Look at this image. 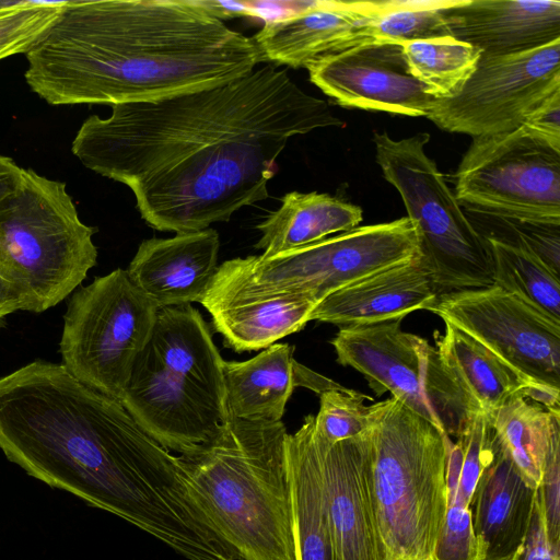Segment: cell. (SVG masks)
I'll return each instance as SVG.
<instances>
[{
  "label": "cell",
  "instance_id": "cell-1",
  "mask_svg": "<svg viewBox=\"0 0 560 560\" xmlns=\"http://www.w3.org/2000/svg\"><path fill=\"white\" fill-rule=\"evenodd\" d=\"M341 126L326 101L261 63L219 85L112 105L108 117L83 121L71 151L129 187L151 228L184 233L265 200L292 137Z\"/></svg>",
  "mask_w": 560,
  "mask_h": 560
},
{
  "label": "cell",
  "instance_id": "cell-2",
  "mask_svg": "<svg viewBox=\"0 0 560 560\" xmlns=\"http://www.w3.org/2000/svg\"><path fill=\"white\" fill-rule=\"evenodd\" d=\"M0 450L30 476L131 523L187 560L224 556L177 455L120 400L62 364L34 361L0 377Z\"/></svg>",
  "mask_w": 560,
  "mask_h": 560
},
{
  "label": "cell",
  "instance_id": "cell-3",
  "mask_svg": "<svg viewBox=\"0 0 560 560\" xmlns=\"http://www.w3.org/2000/svg\"><path fill=\"white\" fill-rule=\"evenodd\" d=\"M50 105L145 102L219 85L264 62L199 0H70L25 54Z\"/></svg>",
  "mask_w": 560,
  "mask_h": 560
},
{
  "label": "cell",
  "instance_id": "cell-4",
  "mask_svg": "<svg viewBox=\"0 0 560 560\" xmlns=\"http://www.w3.org/2000/svg\"><path fill=\"white\" fill-rule=\"evenodd\" d=\"M282 421L229 415L177 455L189 492L237 560H296Z\"/></svg>",
  "mask_w": 560,
  "mask_h": 560
},
{
  "label": "cell",
  "instance_id": "cell-5",
  "mask_svg": "<svg viewBox=\"0 0 560 560\" xmlns=\"http://www.w3.org/2000/svg\"><path fill=\"white\" fill-rule=\"evenodd\" d=\"M223 363L197 308H159L119 400L162 446L189 453L229 417Z\"/></svg>",
  "mask_w": 560,
  "mask_h": 560
},
{
  "label": "cell",
  "instance_id": "cell-6",
  "mask_svg": "<svg viewBox=\"0 0 560 560\" xmlns=\"http://www.w3.org/2000/svg\"><path fill=\"white\" fill-rule=\"evenodd\" d=\"M368 434L386 560H431L447 508L451 438L394 397L369 406Z\"/></svg>",
  "mask_w": 560,
  "mask_h": 560
},
{
  "label": "cell",
  "instance_id": "cell-7",
  "mask_svg": "<svg viewBox=\"0 0 560 560\" xmlns=\"http://www.w3.org/2000/svg\"><path fill=\"white\" fill-rule=\"evenodd\" d=\"M96 229L83 223L66 184L21 168L0 199V277L40 313L72 293L95 266Z\"/></svg>",
  "mask_w": 560,
  "mask_h": 560
},
{
  "label": "cell",
  "instance_id": "cell-8",
  "mask_svg": "<svg viewBox=\"0 0 560 560\" xmlns=\"http://www.w3.org/2000/svg\"><path fill=\"white\" fill-rule=\"evenodd\" d=\"M420 256L417 230L407 217L357 226L270 257L226 260L200 303L296 296L318 304L343 287Z\"/></svg>",
  "mask_w": 560,
  "mask_h": 560
},
{
  "label": "cell",
  "instance_id": "cell-9",
  "mask_svg": "<svg viewBox=\"0 0 560 560\" xmlns=\"http://www.w3.org/2000/svg\"><path fill=\"white\" fill-rule=\"evenodd\" d=\"M429 141L428 132L396 140L374 131L376 163L416 226L421 258L438 293L490 287L494 269L489 242L425 153Z\"/></svg>",
  "mask_w": 560,
  "mask_h": 560
},
{
  "label": "cell",
  "instance_id": "cell-10",
  "mask_svg": "<svg viewBox=\"0 0 560 560\" xmlns=\"http://www.w3.org/2000/svg\"><path fill=\"white\" fill-rule=\"evenodd\" d=\"M158 306L116 269L77 290L63 315L62 365L92 388L120 399L148 342Z\"/></svg>",
  "mask_w": 560,
  "mask_h": 560
},
{
  "label": "cell",
  "instance_id": "cell-11",
  "mask_svg": "<svg viewBox=\"0 0 560 560\" xmlns=\"http://www.w3.org/2000/svg\"><path fill=\"white\" fill-rule=\"evenodd\" d=\"M454 195L480 214L559 229L560 152L522 126L474 137L456 171Z\"/></svg>",
  "mask_w": 560,
  "mask_h": 560
},
{
  "label": "cell",
  "instance_id": "cell-12",
  "mask_svg": "<svg viewBox=\"0 0 560 560\" xmlns=\"http://www.w3.org/2000/svg\"><path fill=\"white\" fill-rule=\"evenodd\" d=\"M401 320L340 328L330 340L337 362L360 372L376 397L389 392L390 397L457 439L472 413L436 348L404 331Z\"/></svg>",
  "mask_w": 560,
  "mask_h": 560
},
{
  "label": "cell",
  "instance_id": "cell-13",
  "mask_svg": "<svg viewBox=\"0 0 560 560\" xmlns=\"http://www.w3.org/2000/svg\"><path fill=\"white\" fill-rule=\"evenodd\" d=\"M428 311L486 347L529 388L560 392V320L495 284L441 293Z\"/></svg>",
  "mask_w": 560,
  "mask_h": 560
},
{
  "label": "cell",
  "instance_id": "cell-14",
  "mask_svg": "<svg viewBox=\"0 0 560 560\" xmlns=\"http://www.w3.org/2000/svg\"><path fill=\"white\" fill-rule=\"evenodd\" d=\"M560 91V39L521 54L481 55L460 91L435 98L427 117L447 132L470 137L520 127Z\"/></svg>",
  "mask_w": 560,
  "mask_h": 560
},
{
  "label": "cell",
  "instance_id": "cell-15",
  "mask_svg": "<svg viewBox=\"0 0 560 560\" xmlns=\"http://www.w3.org/2000/svg\"><path fill=\"white\" fill-rule=\"evenodd\" d=\"M307 70L312 83L348 108L427 117L435 100L410 74L400 44L352 47L316 61Z\"/></svg>",
  "mask_w": 560,
  "mask_h": 560
},
{
  "label": "cell",
  "instance_id": "cell-16",
  "mask_svg": "<svg viewBox=\"0 0 560 560\" xmlns=\"http://www.w3.org/2000/svg\"><path fill=\"white\" fill-rule=\"evenodd\" d=\"M317 435L327 511L340 560H386L372 491L368 430L336 443Z\"/></svg>",
  "mask_w": 560,
  "mask_h": 560
},
{
  "label": "cell",
  "instance_id": "cell-17",
  "mask_svg": "<svg viewBox=\"0 0 560 560\" xmlns=\"http://www.w3.org/2000/svg\"><path fill=\"white\" fill-rule=\"evenodd\" d=\"M381 5L382 0L306 1L302 10L265 22L253 39L264 62L307 69L372 43L370 25Z\"/></svg>",
  "mask_w": 560,
  "mask_h": 560
},
{
  "label": "cell",
  "instance_id": "cell-18",
  "mask_svg": "<svg viewBox=\"0 0 560 560\" xmlns=\"http://www.w3.org/2000/svg\"><path fill=\"white\" fill-rule=\"evenodd\" d=\"M213 229L144 240L127 269L132 283L158 308L201 302L218 270Z\"/></svg>",
  "mask_w": 560,
  "mask_h": 560
},
{
  "label": "cell",
  "instance_id": "cell-19",
  "mask_svg": "<svg viewBox=\"0 0 560 560\" xmlns=\"http://www.w3.org/2000/svg\"><path fill=\"white\" fill-rule=\"evenodd\" d=\"M444 16L450 36L486 56L521 54L560 39L559 0H459Z\"/></svg>",
  "mask_w": 560,
  "mask_h": 560
},
{
  "label": "cell",
  "instance_id": "cell-20",
  "mask_svg": "<svg viewBox=\"0 0 560 560\" xmlns=\"http://www.w3.org/2000/svg\"><path fill=\"white\" fill-rule=\"evenodd\" d=\"M438 295L420 256L329 294L315 306L311 320L342 328L402 319L412 312L428 311Z\"/></svg>",
  "mask_w": 560,
  "mask_h": 560
},
{
  "label": "cell",
  "instance_id": "cell-21",
  "mask_svg": "<svg viewBox=\"0 0 560 560\" xmlns=\"http://www.w3.org/2000/svg\"><path fill=\"white\" fill-rule=\"evenodd\" d=\"M537 491L525 481L494 435L492 454L470 501L474 533L485 560L502 559L520 550Z\"/></svg>",
  "mask_w": 560,
  "mask_h": 560
},
{
  "label": "cell",
  "instance_id": "cell-22",
  "mask_svg": "<svg viewBox=\"0 0 560 560\" xmlns=\"http://www.w3.org/2000/svg\"><path fill=\"white\" fill-rule=\"evenodd\" d=\"M296 560H340L329 520L314 416L285 438Z\"/></svg>",
  "mask_w": 560,
  "mask_h": 560
},
{
  "label": "cell",
  "instance_id": "cell-23",
  "mask_svg": "<svg viewBox=\"0 0 560 560\" xmlns=\"http://www.w3.org/2000/svg\"><path fill=\"white\" fill-rule=\"evenodd\" d=\"M294 347L273 343L246 361H224L226 408L248 421H282L295 383Z\"/></svg>",
  "mask_w": 560,
  "mask_h": 560
},
{
  "label": "cell",
  "instance_id": "cell-24",
  "mask_svg": "<svg viewBox=\"0 0 560 560\" xmlns=\"http://www.w3.org/2000/svg\"><path fill=\"white\" fill-rule=\"evenodd\" d=\"M444 324L443 334L434 331L435 348L470 413L491 418L510 398L524 395L529 388L486 347L451 324Z\"/></svg>",
  "mask_w": 560,
  "mask_h": 560
},
{
  "label": "cell",
  "instance_id": "cell-25",
  "mask_svg": "<svg viewBox=\"0 0 560 560\" xmlns=\"http://www.w3.org/2000/svg\"><path fill=\"white\" fill-rule=\"evenodd\" d=\"M362 209L328 194L290 191L280 207L257 225L261 236L255 247L264 257L303 247L335 233L352 230Z\"/></svg>",
  "mask_w": 560,
  "mask_h": 560
},
{
  "label": "cell",
  "instance_id": "cell-26",
  "mask_svg": "<svg viewBox=\"0 0 560 560\" xmlns=\"http://www.w3.org/2000/svg\"><path fill=\"white\" fill-rule=\"evenodd\" d=\"M224 346L235 352L258 351L300 331L317 305L296 296L202 304Z\"/></svg>",
  "mask_w": 560,
  "mask_h": 560
},
{
  "label": "cell",
  "instance_id": "cell-27",
  "mask_svg": "<svg viewBox=\"0 0 560 560\" xmlns=\"http://www.w3.org/2000/svg\"><path fill=\"white\" fill-rule=\"evenodd\" d=\"M490 420L501 448L525 481L538 489L550 444L560 433V413L518 394L503 404Z\"/></svg>",
  "mask_w": 560,
  "mask_h": 560
},
{
  "label": "cell",
  "instance_id": "cell-28",
  "mask_svg": "<svg viewBox=\"0 0 560 560\" xmlns=\"http://www.w3.org/2000/svg\"><path fill=\"white\" fill-rule=\"evenodd\" d=\"M486 237L493 259V284L548 317L560 320L559 275L521 238Z\"/></svg>",
  "mask_w": 560,
  "mask_h": 560
},
{
  "label": "cell",
  "instance_id": "cell-29",
  "mask_svg": "<svg viewBox=\"0 0 560 560\" xmlns=\"http://www.w3.org/2000/svg\"><path fill=\"white\" fill-rule=\"evenodd\" d=\"M401 47L410 74L434 98L457 94L481 56L479 49L452 36L407 42Z\"/></svg>",
  "mask_w": 560,
  "mask_h": 560
},
{
  "label": "cell",
  "instance_id": "cell-30",
  "mask_svg": "<svg viewBox=\"0 0 560 560\" xmlns=\"http://www.w3.org/2000/svg\"><path fill=\"white\" fill-rule=\"evenodd\" d=\"M459 0H382L380 12L370 25L372 43L404 44L450 36L444 10Z\"/></svg>",
  "mask_w": 560,
  "mask_h": 560
},
{
  "label": "cell",
  "instance_id": "cell-31",
  "mask_svg": "<svg viewBox=\"0 0 560 560\" xmlns=\"http://www.w3.org/2000/svg\"><path fill=\"white\" fill-rule=\"evenodd\" d=\"M65 2L13 0L0 8V60L26 54L57 20Z\"/></svg>",
  "mask_w": 560,
  "mask_h": 560
},
{
  "label": "cell",
  "instance_id": "cell-32",
  "mask_svg": "<svg viewBox=\"0 0 560 560\" xmlns=\"http://www.w3.org/2000/svg\"><path fill=\"white\" fill-rule=\"evenodd\" d=\"M365 399L372 398L345 387L322 393L319 409L314 416L317 433L329 443L363 434L369 428Z\"/></svg>",
  "mask_w": 560,
  "mask_h": 560
},
{
  "label": "cell",
  "instance_id": "cell-33",
  "mask_svg": "<svg viewBox=\"0 0 560 560\" xmlns=\"http://www.w3.org/2000/svg\"><path fill=\"white\" fill-rule=\"evenodd\" d=\"M433 560H485L474 533L471 510L459 487L447 488V508L438 534Z\"/></svg>",
  "mask_w": 560,
  "mask_h": 560
},
{
  "label": "cell",
  "instance_id": "cell-34",
  "mask_svg": "<svg viewBox=\"0 0 560 560\" xmlns=\"http://www.w3.org/2000/svg\"><path fill=\"white\" fill-rule=\"evenodd\" d=\"M550 544L560 549V433L550 444L538 487Z\"/></svg>",
  "mask_w": 560,
  "mask_h": 560
},
{
  "label": "cell",
  "instance_id": "cell-35",
  "mask_svg": "<svg viewBox=\"0 0 560 560\" xmlns=\"http://www.w3.org/2000/svg\"><path fill=\"white\" fill-rule=\"evenodd\" d=\"M521 126L529 135L560 152V91L539 104Z\"/></svg>",
  "mask_w": 560,
  "mask_h": 560
},
{
  "label": "cell",
  "instance_id": "cell-36",
  "mask_svg": "<svg viewBox=\"0 0 560 560\" xmlns=\"http://www.w3.org/2000/svg\"><path fill=\"white\" fill-rule=\"evenodd\" d=\"M516 560H560V549L553 547L547 536L538 491L529 528L522 547L517 551Z\"/></svg>",
  "mask_w": 560,
  "mask_h": 560
},
{
  "label": "cell",
  "instance_id": "cell-37",
  "mask_svg": "<svg viewBox=\"0 0 560 560\" xmlns=\"http://www.w3.org/2000/svg\"><path fill=\"white\" fill-rule=\"evenodd\" d=\"M295 383L296 387H307L319 395L326 390L342 388L339 384L315 373L299 362L295 364Z\"/></svg>",
  "mask_w": 560,
  "mask_h": 560
},
{
  "label": "cell",
  "instance_id": "cell-38",
  "mask_svg": "<svg viewBox=\"0 0 560 560\" xmlns=\"http://www.w3.org/2000/svg\"><path fill=\"white\" fill-rule=\"evenodd\" d=\"M16 311H27L26 301L16 289L0 277V319Z\"/></svg>",
  "mask_w": 560,
  "mask_h": 560
},
{
  "label": "cell",
  "instance_id": "cell-39",
  "mask_svg": "<svg viewBox=\"0 0 560 560\" xmlns=\"http://www.w3.org/2000/svg\"><path fill=\"white\" fill-rule=\"evenodd\" d=\"M21 168L11 158L0 154V199L14 188Z\"/></svg>",
  "mask_w": 560,
  "mask_h": 560
},
{
  "label": "cell",
  "instance_id": "cell-40",
  "mask_svg": "<svg viewBox=\"0 0 560 560\" xmlns=\"http://www.w3.org/2000/svg\"><path fill=\"white\" fill-rule=\"evenodd\" d=\"M517 558V552L514 553V555H511L509 557H505V558H502V559H498V560H516Z\"/></svg>",
  "mask_w": 560,
  "mask_h": 560
},
{
  "label": "cell",
  "instance_id": "cell-41",
  "mask_svg": "<svg viewBox=\"0 0 560 560\" xmlns=\"http://www.w3.org/2000/svg\"><path fill=\"white\" fill-rule=\"evenodd\" d=\"M13 2V0H7V1H3V0H0V8L2 7H5V5H9Z\"/></svg>",
  "mask_w": 560,
  "mask_h": 560
},
{
  "label": "cell",
  "instance_id": "cell-42",
  "mask_svg": "<svg viewBox=\"0 0 560 560\" xmlns=\"http://www.w3.org/2000/svg\"><path fill=\"white\" fill-rule=\"evenodd\" d=\"M431 560H433V559H431Z\"/></svg>",
  "mask_w": 560,
  "mask_h": 560
}]
</instances>
